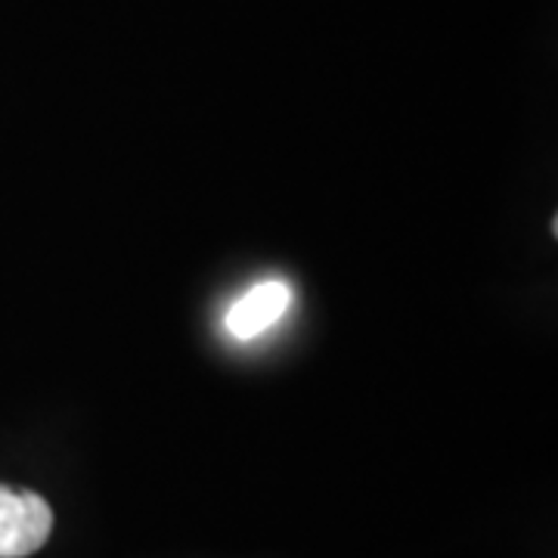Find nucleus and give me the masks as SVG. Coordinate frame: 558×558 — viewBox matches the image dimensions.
Masks as SVG:
<instances>
[{"mask_svg": "<svg viewBox=\"0 0 558 558\" xmlns=\"http://www.w3.org/2000/svg\"><path fill=\"white\" fill-rule=\"evenodd\" d=\"M53 531L50 502L32 490H10L0 484V558L38 553Z\"/></svg>", "mask_w": 558, "mask_h": 558, "instance_id": "obj_1", "label": "nucleus"}, {"mask_svg": "<svg viewBox=\"0 0 558 558\" xmlns=\"http://www.w3.org/2000/svg\"><path fill=\"white\" fill-rule=\"evenodd\" d=\"M289 304H292V289L282 279H264L230 304L223 326L233 339H258L260 332H267L274 323L286 317Z\"/></svg>", "mask_w": 558, "mask_h": 558, "instance_id": "obj_2", "label": "nucleus"}]
</instances>
